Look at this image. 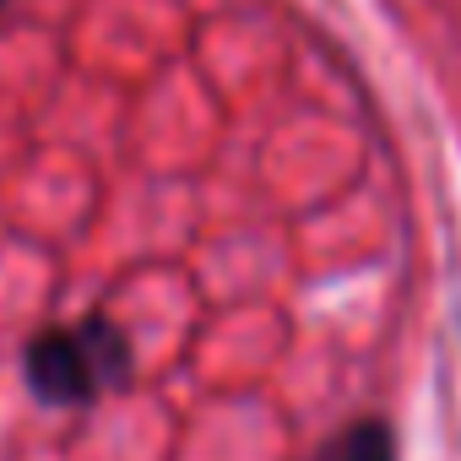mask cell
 <instances>
[{
    "label": "cell",
    "mask_w": 461,
    "mask_h": 461,
    "mask_svg": "<svg viewBox=\"0 0 461 461\" xmlns=\"http://www.w3.org/2000/svg\"><path fill=\"white\" fill-rule=\"evenodd\" d=\"M304 461H402V434L391 418H353L326 445H315Z\"/></svg>",
    "instance_id": "2"
},
{
    "label": "cell",
    "mask_w": 461,
    "mask_h": 461,
    "mask_svg": "<svg viewBox=\"0 0 461 461\" xmlns=\"http://www.w3.org/2000/svg\"><path fill=\"white\" fill-rule=\"evenodd\" d=\"M0 6H6V0H0Z\"/></svg>",
    "instance_id": "3"
},
{
    "label": "cell",
    "mask_w": 461,
    "mask_h": 461,
    "mask_svg": "<svg viewBox=\"0 0 461 461\" xmlns=\"http://www.w3.org/2000/svg\"><path fill=\"white\" fill-rule=\"evenodd\" d=\"M136 375V348L120 321L109 315H82L44 326L23 348V380L33 402L44 407H93L114 391H125Z\"/></svg>",
    "instance_id": "1"
}]
</instances>
